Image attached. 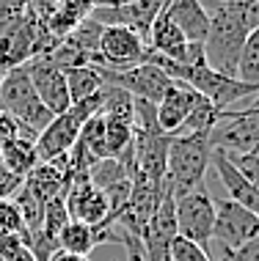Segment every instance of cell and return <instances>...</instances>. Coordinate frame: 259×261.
Listing matches in <instances>:
<instances>
[{
	"instance_id": "cell-1",
	"label": "cell",
	"mask_w": 259,
	"mask_h": 261,
	"mask_svg": "<svg viewBox=\"0 0 259 261\" xmlns=\"http://www.w3.org/2000/svg\"><path fill=\"white\" fill-rule=\"evenodd\" d=\"M259 28V6L251 0H234V3H215L209 11V31L204 39V61L213 72L237 77V61H240L243 44L248 33Z\"/></svg>"
},
{
	"instance_id": "cell-2",
	"label": "cell",
	"mask_w": 259,
	"mask_h": 261,
	"mask_svg": "<svg viewBox=\"0 0 259 261\" xmlns=\"http://www.w3.org/2000/svg\"><path fill=\"white\" fill-rule=\"evenodd\" d=\"M209 160H213L209 135H171L169 160H166V179L171 181L174 195L204 187Z\"/></svg>"
},
{
	"instance_id": "cell-3",
	"label": "cell",
	"mask_w": 259,
	"mask_h": 261,
	"mask_svg": "<svg viewBox=\"0 0 259 261\" xmlns=\"http://www.w3.org/2000/svg\"><path fill=\"white\" fill-rule=\"evenodd\" d=\"M0 110L9 113L19 126L36 132V135L55 118L36 96L31 74H28L25 66H14L3 72V80H0Z\"/></svg>"
},
{
	"instance_id": "cell-4",
	"label": "cell",
	"mask_w": 259,
	"mask_h": 261,
	"mask_svg": "<svg viewBox=\"0 0 259 261\" xmlns=\"http://www.w3.org/2000/svg\"><path fill=\"white\" fill-rule=\"evenodd\" d=\"M209 143L226 154H259V108L223 110L221 121L209 132Z\"/></svg>"
},
{
	"instance_id": "cell-5",
	"label": "cell",
	"mask_w": 259,
	"mask_h": 261,
	"mask_svg": "<svg viewBox=\"0 0 259 261\" xmlns=\"http://www.w3.org/2000/svg\"><path fill=\"white\" fill-rule=\"evenodd\" d=\"M215 223V201L204 187L177 195V237L209 253Z\"/></svg>"
},
{
	"instance_id": "cell-6",
	"label": "cell",
	"mask_w": 259,
	"mask_h": 261,
	"mask_svg": "<svg viewBox=\"0 0 259 261\" xmlns=\"http://www.w3.org/2000/svg\"><path fill=\"white\" fill-rule=\"evenodd\" d=\"M144 61H146L144 36H138L135 31H130L124 25H108V28H102L100 47H97V55L91 58L88 66H102V69L122 72V69L138 66Z\"/></svg>"
},
{
	"instance_id": "cell-7",
	"label": "cell",
	"mask_w": 259,
	"mask_h": 261,
	"mask_svg": "<svg viewBox=\"0 0 259 261\" xmlns=\"http://www.w3.org/2000/svg\"><path fill=\"white\" fill-rule=\"evenodd\" d=\"M97 72L102 74V83L108 86H119L124 88L132 99H146L152 105H157L160 99L166 96V91L171 88V77L163 72L155 63H138V66H130V69H122V72H113V69H102V66H94Z\"/></svg>"
},
{
	"instance_id": "cell-8",
	"label": "cell",
	"mask_w": 259,
	"mask_h": 261,
	"mask_svg": "<svg viewBox=\"0 0 259 261\" xmlns=\"http://www.w3.org/2000/svg\"><path fill=\"white\" fill-rule=\"evenodd\" d=\"M259 237V217L251 215L246 206L234 203L232 198L215 201V223H213V242L221 250H237L246 242Z\"/></svg>"
},
{
	"instance_id": "cell-9",
	"label": "cell",
	"mask_w": 259,
	"mask_h": 261,
	"mask_svg": "<svg viewBox=\"0 0 259 261\" xmlns=\"http://www.w3.org/2000/svg\"><path fill=\"white\" fill-rule=\"evenodd\" d=\"M22 66L28 69V74H31L36 96L53 116H61V113H66L72 108V102H69V88H66V74L58 63H53L47 55H36V58L22 63Z\"/></svg>"
},
{
	"instance_id": "cell-10",
	"label": "cell",
	"mask_w": 259,
	"mask_h": 261,
	"mask_svg": "<svg viewBox=\"0 0 259 261\" xmlns=\"http://www.w3.org/2000/svg\"><path fill=\"white\" fill-rule=\"evenodd\" d=\"M86 124L83 118L69 108L66 113L55 116L44 129L39 132L36 138V154H39V162H47L53 157H61V154H69L75 149L80 138V126Z\"/></svg>"
},
{
	"instance_id": "cell-11",
	"label": "cell",
	"mask_w": 259,
	"mask_h": 261,
	"mask_svg": "<svg viewBox=\"0 0 259 261\" xmlns=\"http://www.w3.org/2000/svg\"><path fill=\"white\" fill-rule=\"evenodd\" d=\"M209 165H215L218 179H221V185L226 187L229 198H232L234 203H240V206H246L251 215L259 217V190L232 165L229 154L223 149H213V160H209Z\"/></svg>"
},
{
	"instance_id": "cell-12",
	"label": "cell",
	"mask_w": 259,
	"mask_h": 261,
	"mask_svg": "<svg viewBox=\"0 0 259 261\" xmlns=\"http://www.w3.org/2000/svg\"><path fill=\"white\" fill-rule=\"evenodd\" d=\"M163 14L182 31V36L193 44H204L209 31V11L201 0H169Z\"/></svg>"
},
{
	"instance_id": "cell-13",
	"label": "cell",
	"mask_w": 259,
	"mask_h": 261,
	"mask_svg": "<svg viewBox=\"0 0 259 261\" xmlns=\"http://www.w3.org/2000/svg\"><path fill=\"white\" fill-rule=\"evenodd\" d=\"M196 91L185 83L174 80L171 88L166 91V96L157 102V126L166 132V135H177L185 124L187 113H191L193 102H196Z\"/></svg>"
},
{
	"instance_id": "cell-14",
	"label": "cell",
	"mask_w": 259,
	"mask_h": 261,
	"mask_svg": "<svg viewBox=\"0 0 259 261\" xmlns=\"http://www.w3.org/2000/svg\"><path fill=\"white\" fill-rule=\"evenodd\" d=\"M146 47H149L155 55H160V58H169L174 63H182L185 50H187V39L182 36L179 28L174 25L163 11H160L157 17H155V22H152V28H149Z\"/></svg>"
},
{
	"instance_id": "cell-15",
	"label": "cell",
	"mask_w": 259,
	"mask_h": 261,
	"mask_svg": "<svg viewBox=\"0 0 259 261\" xmlns=\"http://www.w3.org/2000/svg\"><path fill=\"white\" fill-rule=\"evenodd\" d=\"M36 162H39V154H36V143H33V140L14 138L11 143H6L3 149H0V165H3L11 176H19V179H25V173L31 171Z\"/></svg>"
},
{
	"instance_id": "cell-16",
	"label": "cell",
	"mask_w": 259,
	"mask_h": 261,
	"mask_svg": "<svg viewBox=\"0 0 259 261\" xmlns=\"http://www.w3.org/2000/svg\"><path fill=\"white\" fill-rule=\"evenodd\" d=\"M64 74H66L69 102H72V105L88 99V96H94L97 91L105 86L102 74L97 72L94 66H88V63H83V66H69V69H64Z\"/></svg>"
},
{
	"instance_id": "cell-17",
	"label": "cell",
	"mask_w": 259,
	"mask_h": 261,
	"mask_svg": "<svg viewBox=\"0 0 259 261\" xmlns=\"http://www.w3.org/2000/svg\"><path fill=\"white\" fill-rule=\"evenodd\" d=\"M223 110H218L209 99H204V96H196L193 108L191 113H187L185 124H182V129L177 132V135H209L213 132V126L221 121Z\"/></svg>"
},
{
	"instance_id": "cell-18",
	"label": "cell",
	"mask_w": 259,
	"mask_h": 261,
	"mask_svg": "<svg viewBox=\"0 0 259 261\" xmlns=\"http://www.w3.org/2000/svg\"><path fill=\"white\" fill-rule=\"evenodd\" d=\"M97 248V239H94V228L86 223L78 220H69L58 234V250L64 253H75V256H88L91 250Z\"/></svg>"
},
{
	"instance_id": "cell-19",
	"label": "cell",
	"mask_w": 259,
	"mask_h": 261,
	"mask_svg": "<svg viewBox=\"0 0 259 261\" xmlns=\"http://www.w3.org/2000/svg\"><path fill=\"white\" fill-rule=\"evenodd\" d=\"M132 138H135L132 121H124V118H105V149H108V157H113V160L124 157V154L132 149Z\"/></svg>"
},
{
	"instance_id": "cell-20",
	"label": "cell",
	"mask_w": 259,
	"mask_h": 261,
	"mask_svg": "<svg viewBox=\"0 0 259 261\" xmlns=\"http://www.w3.org/2000/svg\"><path fill=\"white\" fill-rule=\"evenodd\" d=\"M130 176H127V171H124V165L119 160H113V157H105V160H97L94 165L88 168V181L94 185L97 190H108V187H113V185H119V181H127Z\"/></svg>"
},
{
	"instance_id": "cell-21",
	"label": "cell",
	"mask_w": 259,
	"mask_h": 261,
	"mask_svg": "<svg viewBox=\"0 0 259 261\" xmlns=\"http://www.w3.org/2000/svg\"><path fill=\"white\" fill-rule=\"evenodd\" d=\"M237 80L259 86V28L248 33L246 44H243L240 61H237Z\"/></svg>"
},
{
	"instance_id": "cell-22",
	"label": "cell",
	"mask_w": 259,
	"mask_h": 261,
	"mask_svg": "<svg viewBox=\"0 0 259 261\" xmlns=\"http://www.w3.org/2000/svg\"><path fill=\"white\" fill-rule=\"evenodd\" d=\"M0 231L17 234L28 248H31V231L25 228V220H22V215H19V206L14 203V198H0Z\"/></svg>"
},
{
	"instance_id": "cell-23",
	"label": "cell",
	"mask_w": 259,
	"mask_h": 261,
	"mask_svg": "<svg viewBox=\"0 0 259 261\" xmlns=\"http://www.w3.org/2000/svg\"><path fill=\"white\" fill-rule=\"evenodd\" d=\"M0 261H36V258L17 234L0 231Z\"/></svg>"
},
{
	"instance_id": "cell-24",
	"label": "cell",
	"mask_w": 259,
	"mask_h": 261,
	"mask_svg": "<svg viewBox=\"0 0 259 261\" xmlns=\"http://www.w3.org/2000/svg\"><path fill=\"white\" fill-rule=\"evenodd\" d=\"M171 261H213V256L204 248H199V245L177 237L171 242Z\"/></svg>"
},
{
	"instance_id": "cell-25",
	"label": "cell",
	"mask_w": 259,
	"mask_h": 261,
	"mask_svg": "<svg viewBox=\"0 0 259 261\" xmlns=\"http://www.w3.org/2000/svg\"><path fill=\"white\" fill-rule=\"evenodd\" d=\"M232 165L259 190V154H229Z\"/></svg>"
},
{
	"instance_id": "cell-26",
	"label": "cell",
	"mask_w": 259,
	"mask_h": 261,
	"mask_svg": "<svg viewBox=\"0 0 259 261\" xmlns=\"http://www.w3.org/2000/svg\"><path fill=\"white\" fill-rule=\"evenodd\" d=\"M213 261H259V237H254L237 250H221Z\"/></svg>"
},
{
	"instance_id": "cell-27",
	"label": "cell",
	"mask_w": 259,
	"mask_h": 261,
	"mask_svg": "<svg viewBox=\"0 0 259 261\" xmlns=\"http://www.w3.org/2000/svg\"><path fill=\"white\" fill-rule=\"evenodd\" d=\"M28 9H31V0H0V22L25 17Z\"/></svg>"
},
{
	"instance_id": "cell-28",
	"label": "cell",
	"mask_w": 259,
	"mask_h": 261,
	"mask_svg": "<svg viewBox=\"0 0 259 261\" xmlns=\"http://www.w3.org/2000/svg\"><path fill=\"white\" fill-rule=\"evenodd\" d=\"M17 135H19V124L14 121L9 113L0 110V149H3L6 143H11V140L17 138Z\"/></svg>"
},
{
	"instance_id": "cell-29",
	"label": "cell",
	"mask_w": 259,
	"mask_h": 261,
	"mask_svg": "<svg viewBox=\"0 0 259 261\" xmlns=\"http://www.w3.org/2000/svg\"><path fill=\"white\" fill-rule=\"evenodd\" d=\"M132 0H91V9H122Z\"/></svg>"
},
{
	"instance_id": "cell-30",
	"label": "cell",
	"mask_w": 259,
	"mask_h": 261,
	"mask_svg": "<svg viewBox=\"0 0 259 261\" xmlns=\"http://www.w3.org/2000/svg\"><path fill=\"white\" fill-rule=\"evenodd\" d=\"M50 261H91L88 256H75V253H64V250H58Z\"/></svg>"
},
{
	"instance_id": "cell-31",
	"label": "cell",
	"mask_w": 259,
	"mask_h": 261,
	"mask_svg": "<svg viewBox=\"0 0 259 261\" xmlns=\"http://www.w3.org/2000/svg\"><path fill=\"white\" fill-rule=\"evenodd\" d=\"M204 3V0H201ZM209 3H234V0H209Z\"/></svg>"
},
{
	"instance_id": "cell-32",
	"label": "cell",
	"mask_w": 259,
	"mask_h": 261,
	"mask_svg": "<svg viewBox=\"0 0 259 261\" xmlns=\"http://www.w3.org/2000/svg\"><path fill=\"white\" fill-rule=\"evenodd\" d=\"M3 72H6V69H0V80H3Z\"/></svg>"
},
{
	"instance_id": "cell-33",
	"label": "cell",
	"mask_w": 259,
	"mask_h": 261,
	"mask_svg": "<svg viewBox=\"0 0 259 261\" xmlns=\"http://www.w3.org/2000/svg\"><path fill=\"white\" fill-rule=\"evenodd\" d=\"M251 3H256V6H259V0H251Z\"/></svg>"
}]
</instances>
